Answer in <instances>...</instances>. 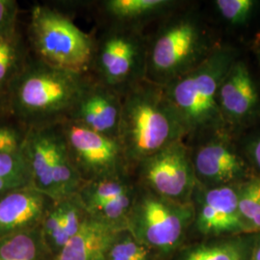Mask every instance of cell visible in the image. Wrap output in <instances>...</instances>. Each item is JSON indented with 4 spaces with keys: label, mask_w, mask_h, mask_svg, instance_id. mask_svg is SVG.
Wrapping results in <instances>:
<instances>
[{
    "label": "cell",
    "mask_w": 260,
    "mask_h": 260,
    "mask_svg": "<svg viewBox=\"0 0 260 260\" xmlns=\"http://www.w3.org/2000/svg\"><path fill=\"white\" fill-rule=\"evenodd\" d=\"M89 76L58 69L31 56L7 90L11 117L26 129L64 122Z\"/></svg>",
    "instance_id": "obj_1"
},
{
    "label": "cell",
    "mask_w": 260,
    "mask_h": 260,
    "mask_svg": "<svg viewBox=\"0 0 260 260\" xmlns=\"http://www.w3.org/2000/svg\"><path fill=\"white\" fill-rule=\"evenodd\" d=\"M118 139L129 167L177 141L185 132L163 86L144 79L122 94Z\"/></svg>",
    "instance_id": "obj_2"
},
{
    "label": "cell",
    "mask_w": 260,
    "mask_h": 260,
    "mask_svg": "<svg viewBox=\"0 0 260 260\" xmlns=\"http://www.w3.org/2000/svg\"><path fill=\"white\" fill-rule=\"evenodd\" d=\"M237 59L232 47L219 46L204 63L163 86L185 132L187 145L228 129L217 102L223 76Z\"/></svg>",
    "instance_id": "obj_3"
},
{
    "label": "cell",
    "mask_w": 260,
    "mask_h": 260,
    "mask_svg": "<svg viewBox=\"0 0 260 260\" xmlns=\"http://www.w3.org/2000/svg\"><path fill=\"white\" fill-rule=\"evenodd\" d=\"M219 46L199 15L180 7L147 35L146 79L165 86L204 63Z\"/></svg>",
    "instance_id": "obj_4"
},
{
    "label": "cell",
    "mask_w": 260,
    "mask_h": 260,
    "mask_svg": "<svg viewBox=\"0 0 260 260\" xmlns=\"http://www.w3.org/2000/svg\"><path fill=\"white\" fill-rule=\"evenodd\" d=\"M31 53L48 65L89 75L93 58V35L87 34L61 12L34 5L26 27Z\"/></svg>",
    "instance_id": "obj_5"
},
{
    "label": "cell",
    "mask_w": 260,
    "mask_h": 260,
    "mask_svg": "<svg viewBox=\"0 0 260 260\" xmlns=\"http://www.w3.org/2000/svg\"><path fill=\"white\" fill-rule=\"evenodd\" d=\"M93 49L89 75L121 96L146 79L147 35L144 31L101 23L93 35Z\"/></svg>",
    "instance_id": "obj_6"
},
{
    "label": "cell",
    "mask_w": 260,
    "mask_h": 260,
    "mask_svg": "<svg viewBox=\"0 0 260 260\" xmlns=\"http://www.w3.org/2000/svg\"><path fill=\"white\" fill-rule=\"evenodd\" d=\"M23 155L31 187L55 203L77 194L84 184L69 155L61 123L27 129Z\"/></svg>",
    "instance_id": "obj_7"
},
{
    "label": "cell",
    "mask_w": 260,
    "mask_h": 260,
    "mask_svg": "<svg viewBox=\"0 0 260 260\" xmlns=\"http://www.w3.org/2000/svg\"><path fill=\"white\" fill-rule=\"evenodd\" d=\"M192 203L180 204L136 185L127 232L149 250L175 251L194 223Z\"/></svg>",
    "instance_id": "obj_8"
},
{
    "label": "cell",
    "mask_w": 260,
    "mask_h": 260,
    "mask_svg": "<svg viewBox=\"0 0 260 260\" xmlns=\"http://www.w3.org/2000/svg\"><path fill=\"white\" fill-rule=\"evenodd\" d=\"M136 185L180 204L191 203L197 179L190 149L177 141L144 158L131 170Z\"/></svg>",
    "instance_id": "obj_9"
},
{
    "label": "cell",
    "mask_w": 260,
    "mask_h": 260,
    "mask_svg": "<svg viewBox=\"0 0 260 260\" xmlns=\"http://www.w3.org/2000/svg\"><path fill=\"white\" fill-rule=\"evenodd\" d=\"M197 183L205 187L240 185L254 175L239 146L238 136L229 129L187 145Z\"/></svg>",
    "instance_id": "obj_10"
},
{
    "label": "cell",
    "mask_w": 260,
    "mask_h": 260,
    "mask_svg": "<svg viewBox=\"0 0 260 260\" xmlns=\"http://www.w3.org/2000/svg\"><path fill=\"white\" fill-rule=\"evenodd\" d=\"M69 155L85 182L131 175L119 139L71 121L61 123Z\"/></svg>",
    "instance_id": "obj_11"
},
{
    "label": "cell",
    "mask_w": 260,
    "mask_h": 260,
    "mask_svg": "<svg viewBox=\"0 0 260 260\" xmlns=\"http://www.w3.org/2000/svg\"><path fill=\"white\" fill-rule=\"evenodd\" d=\"M217 102L225 127L234 135L259 124V90L244 61L236 59L223 76Z\"/></svg>",
    "instance_id": "obj_12"
},
{
    "label": "cell",
    "mask_w": 260,
    "mask_h": 260,
    "mask_svg": "<svg viewBox=\"0 0 260 260\" xmlns=\"http://www.w3.org/2000/svg\"><path fill=\"white\" fill-rule=\"evenodd\" d=\"M238 186L205 187L197 183L191 203L196 230L205 236L252 234L238 208Z\"/></svg>",
    "instance_id": "obj_13"
},
{
    "label": "cell",
    "mask_w": 260,
    "mask_h": 260,
    "mask_svg": "<svg viewBox=\"0 0 260 260\" xmlns=\"http://www.w3.org/2000/svg\"><path fill=\"white\" fill-rule=\"evenodd\" d=\"M121 108V94L95 81L90 75L67 121L118 139Z\"/></svg>",
    "instance_id": "obj_14"
},
{
    "label": "cell",
    "mask_w": 260,
    "mask_h": 260,
    "mask_svg": "<svg viewBox=\"0 0 260 260\" xmlns=\"http://www.w3.org/2000/svg\"><path fill=\"white\" fill-rule=\"evenodd\" d=\"M54 203L31 186L10 190L0 198V238L40 226Z\"/></svg>",
    "instance_id": "obj_15"
},
{
    "label": "cell",
    "mask_w": 260,
    "mask_h": 260,
    "mask_svg": "<svg viewBox=\"0 0 260 260\" xmlns=\"http://www.w3.org/2000/svg\"><path fill=\"white\" fill-rule=\"evenodd\" d=\"M182 6L175 0H103L98 2L101 23H110L144 31Z\"/></svg>",
    "instance_id": "obj_16"
},
{
    "label": "cell",
    "mask_w": 260,
    "mask_h": 260,
    "mask_svg": "<svg viewBox=\"0 0 260 260\" xmlns=\"http://www.w3.org/2000/svg\"><path fill=\"white\" fill-rule=\"evenodd\" d=\"M26 133L12 117L0 121V180L14 188L31 186L23 155Z\"/></svg>",
    "instance_id": "obj_17"
},
{
    "label": "cell",
    "mask_w": 260,
    "mask_h": 260,
    "mask_svg": "<svg viewBox=\"0 0 260 260\" xmlns=\"http://www.w3.org/2000/svg\"><path fill=\"white\" fill-rule=\"evenodd\" d=\"M89 216L79 232L67 242L52 260H105L118 233Z\"/></svg>",
    "instance_id": "obj_18"
},
{
    "label": "cell",
    "mask_w": 260,
    "mask_h": 260,
    "mask_svg": "<svg viewBox=\"0 0 260 260\" xmlns=\"http://www.w3.org/2000/svg\"><path fill=\"white\" fill-rule=\"evenodd\" d=\"M32 56L26 33L20 26L0 36V91L7 90Z\"/></svg>",
    "instance_id": "obj_19"
},
{
    "label": "cell",
    "mask_w": 260,
    "mask_h": 260,
    "mask_svg": "<svg viewBox=\"0 0 260 260\" xmlns=\"http://www.w3.org/2000/svg\"><path fill=\"white\" fill-rule=\"evenodd\" d=\"M249 234L199 245L186 251L178 260H251L254 237Z\"/></svg>",
    "instance_id": "obj_20"
},
{
    "label": "cell",
    "mask_w": 260,
    "mask_h": 260,
    "mask_svg": "<svg viewBox=\"0 0 260 260\" xmlns=\"http://www.w3.org/2000/svg\"><path fill=\"white\" fill-rule=\"evenodd\" d=\"M40 226L0 238V260H52Z\"/></svg>",
    "instance_id": "obj_21"
},
{
    "label": "cell",
    "mask_w": 260,
    "mask_h": 260,
    "mask_svg": "<svg viewBox=\"0 0 260 260\" xmlns=\"http://www.w3.org/2000/svg\"><path fill=\"white\" fill-rule=\"evenodd\" d=\"M136 183L131 175L109 177L85 182L77 195L85 209L109 202L134 189Z\"/></svg>",
    "instance_id": "obj_22"
},
{
    "label": "cell",
    "mask_w": 260,
    "mask_h": 260,
    "mask_svg": "<svg viewBox=\"0 0 260 260\" xmlns=\"http://www.w3.org/2000/svg\"><path fill=\"white\" fill-rule=\"evenodd\" d=\"M136 194V186L129 192L109 202L86 209L93 219L105 223L117 232L127 231L130 211Z\"/></svg>",
    "instance_id": "obj_23"
},
{
    "label": "cell",
    "mask_w": 260,
    "mask_h": 260,
    "mask_svg": "<svg viewBox=\"0 0 260 260\" xmlns=\"http://www.w3.org/2000/svg\"><path fill=\"white\" fill-rule=\"evenodd\" d=\"M238 208L252 234L260 233V177L253 175L238 186Z\"/></svg>",
    "instance_id": "obj_24"
},
{
    "label": "cell",
    "mask_w": 260,
    "mask_h": 260,
    "mask_svg": "<svg viewBox=\"0 0 260 260\" xmlns=\"http://www.w3.org/2000/svg\"><path fill=\"white\" fill-rule=\"evenodd\" d=\"M60 211V221L67 242L79 232L88 213L77 194L57 202Z\"/></svg>",
    "instance_id": "obj_25"
},
{
    "label": "cell",
    "mask_w": 260,
    "mask_h": 260,
    "mask_svg": "<svg viewBox=\"0 0 260 260\" xmlns=\"http://www.w3.org/2000/svg\"><path fill=\"white\" fill-rule=\"evenodd\" d=\"M105 260H150V250L124 231L118 233Z\"/></svg>",
    "instance_id": "obj_26"
},
{
    "label": "cell",
    "mask_w": 260,
    "mask_h": 260,
    "mask_svg": "<svg viewBox=\"0 0 260 260\" xmlns=\"http://www.w3.org/2000/svg\"><path fill=\"white\" fill-rule=\"evenodd\" d=\"M40 229L47 249L54 257L67 244V239L61 226L60 211L57 203H54L47 210Z\"/></svg>",
    "instance_id": "obj_27"
},
{
    "label": "cell",
    "mask_w": 260,
    "mask_h": 260,
    "mask_svg": "<svg viewBox=\"0 0 260 260\" xmlns=\"http://www.w3.org/2000/svg\"><path fill=\"white\" fill-rule=\"evenodd\" d=\"M214 4L221 17L234 25L246 23L257 6L254 0H217Z\"/></svg>",
    "instance_id": "obj_28"
},
{
    "label": "cell",
    "mask_w": 260,
    "mask_h": 260,
    "mask_svg": "<svg viewBox=\"0 0 260 260\" xmlns=\"http://www.w3.org/2000/svg\"><path fill=\"white\" fill-rule=\"evenodd\" d=\"M238 142L254 175L260 177V123L242 133Z\"/></svg>",
    "instance_id": "obj_29"
},
{
    "label": "cell",
    "mask_w": 260,
    "mask_h": 260,
    "mask_svg": "<svg viewBox=\"0 0 260 260\" xmlns=\"http://www.w3.org/2000/svg\"><path fill=\"white\" fill-rule=\"evenodd\" d=\"M19 3L16 0H0V36L19 26Z\"/></svg>",
    "instance_id": "obj_30"
},
{
    "label": "cell",
    "mask_w": 260,
    "mask_h": 260,
    "mask_svg": "<svg viewBox=\"0 0 260 260\" xmlns=\"http://www.w3.org/2000/svg\"><path fill=\"white\" fill-rule=\"evenodd\" d=\"M9 103L7 93L0 91V121L10 118Z\"/></svg>",
    "instance_id": "obj_31"
},
{
    "label": "cell",
    "mask_w": 260,
    "mask_h": 260,
    "mask_svg": "<svg viewBox=\"0 0 260 260\" xmlns=\"http://www.w3.org/2000/svg\"><path fill=\"white\" fill-rule=\"evenodd\" d=\"M257 237H254L251 260H260V233Z\"/></svg>",
    "instance_id": "obj_32"
},
{
    "label": "cell",
    "mask_w": 260,
    "mask_h": 260,
    "mask_svg": "<svg viewBox=\"0 0 260 260\" xmlns=\"http://www.w3.org/2000/svg\"><path fill=\"white\" fill-rule=\"evenodd\" d=\"M12 189H15V188L0 180V198L4 195V194H6L10 190H12Z\"/></svg>",
    "instance_id": "obj_33"
},
{
    "label": "cell",
    "mask_w": 260,
    "mask_h": 260,
    "mask_svg": "<svg viewBox=\"0 0 260 260\" xmlns=\"http://www.w3.org/2000/svg\"><path fill=\"white\" fill-rule=\"evenodd\" d=\"M256 53H257V59L259 61L260 65V35L257 38V42H256Z\"/></svg>",
    "instance_id": "obj_34"
}]
</instances>
